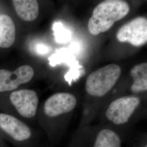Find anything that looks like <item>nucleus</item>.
<instances>
[{
	"mask_svg": "<svg viewBox=\"0 0 147 147\" xmlns=\"http://www.w3.org/2000/svg\"><path fill=\"white\" fill-rule=\"evenodd\" d=\"M53 30L57 41L62 42L63 40L67 41V39L70 37V33L64 27L62 23L57 22L53 25Z\"/></svg>",
	"mask_w": 147,
	"mask_h": 147,
	"instance_id": "ddd939ff",
	"label": "nucleus"
},
{
	"mask_svg": "<svg viewBox=\"0 0 147 147\" xmlns=\"http://www.w3.org/2000/svg\"><path fill=\"white\" fill-rule=\"evenodd\" d=\"M34 74V70L28 65H24L14 71L0 69V92L16 89L21 84L30 82Z\"/></svg>",
	"mask_w": 147,
	"mask_h": 147,
	"instance_id": "39448f33",
	"label": "nucleus"
},
{
	"mask_svg": "<svg viewBox=\"0 0 147 147\" xmlns=\"http://www.w3.org/2000/svg\"><path fill=\"white\" fill-rule=\"evenodd\" d=\"M105 1H110V0H105Z\"/></svg>",
	"mask_w": 147,
	"mask_h": 147,
	"instance_id": "2eb2a0df",
	"label": "nucleus"
},
{
	"mask_svg": "<svg viewBox=\"0 0 147 147\" xmlns=\"http://www.w3.org/2000/svg\"><path fill=\"white\" fill-rule=\"evenodd\" d=\"M0 128L11 140L17 142L28 140L32 136L30 128L13 116L0 113Z\"/></svg>",
	"mask_w": 147,
	"mask_h": 147,
	"instance_id": "0eeeda50",
	"label": "nucleus"
},
{
	"mask_svg": "<svg viewBox=\"0 0 147 147\" xmlns=\"http://www.w3.org/2000/svg\"><path fill=\"white\" fill-rule=\"evenodd\" d=\"M93 147H121V140L115 132L104 129L98 134Z\"/></svg>",
	"mask_w": 147,
	"mask_h": 147,
	"instance_id": "f8f14e48",
	"label": "nucleus"
},
{
	"mask_svg": "<svg viewBox=\"0 0 147 147\" xmlns=\"http://www.w3.org/2000/svg\"><path fill=\"white\" fill-rule=\"evenodd\" d=\"M76 104V98L74 95L58 93L47 99L44 104V112L49 117H57L73 110Z\"/></svg>",
	"mask_w": 147,
	"mask_h": 147,
	"instance_id": "6e6552de",
	"label": "nucleus"
},
{
	"mask_svg": "<svg viewBox=\"0 0 147 147\" xmlns=\"http://www.w3.org/2000/svg\"><path fill=\"white\" fill-rule=\"evenodd\" d=\"M117 38L121 42H127L135 47H141L147 41V20L137 17L123 25L117 33Z\"/></svg>",
	"mask_w": 147,
	"mask_h": 147,
	"instance_id": "20e7f679",
	"label": "nucleus"
},
{
	"mask_svg": "<svg viewBox=\"0 0 147 147\" xmlns=\"http://www.w3.org/2000/svg\"><path fill=\"white\" fill-rule=\"evenodd\" d=\"M121 67L111 64L99 69L88 76L86 82V90L89 95L101 97L106 94L115 86L121 76Z\"/></svg>",
	"mask_w": 147,
	"mask_h": 147,
	"instance_id": "f03ea898",
	"label": "nucleus"
},
{
	"mask_svg": "<svg viewBox=\"0 0 147 147\" xmlns=\"http://www.w3.org/2000/svg\"><path fill=\"white\" fill-rule=\"evenodd\" d=\"M133 79L131 89L134 93L146 91L147 90V63H143L134 66L130 71Z\"/></svg>",
	"mask_w": 147,
	"mask_h": 147,
	"instance_id": "9b49d317",
	"label": "nucleus"
},
{
	"mask_svg": "<svg viewBox=\"0 0 147 147\" xmlns=\"http://www.w3.org/2000/svg\"><path fill=\"white\" fill-rule=\"evenodd\" d=\"M17 15L22 20L32 21L37 19L39 7L37 0H12Z\"/></svg>",
	"mask_w": 147,
	"mask_h": 147,
	"instance_id": "1a4fd4ad",
	"label": "nucleus"
},
{
	"mask_svg": "<svg viewBox=\"0 0 147 147\" xmlns=\"http://www.w3.org/2000/svg\"><path fill=\"white\" fill-rule=\"evenodd\" d=\"M16 26L9 16L0 15V47L8 48L16 40Z\"/></svg>",
	"mask_w": 147,
	"mask_h": 147,
	"instance_id": "9d476101",
	"label": "nucleus"
},
{
	"mask_svg": "<svg viewBox=\"0 0 147 147\" xmlns=\"http://www.w3.org/2000/svg\"><path fill=\"white\" fill-rule=\"evenodd\" d=\"M10 100L22 117L31 118L36 115L39 99L34 90L22 89L13 92L10 95Z\"/></svg>",
	"mask_w": 147,
	"mask_h": 147,
	"instance_id": "423d86ee",
	"label": "nucleus"
},
{
	"mask_svg": "<svg viewBox=\"0 0 147 147\" xmlns=\"http://www.w3.org/2000/svg\"><path fill=\"white\" fill-rule=\"evenodd\" d=\"M130 7L123 0L105 1L97 5L89 19L88 28L94 36L109 31L114 24L129 13Z\"/></svg>",
	"mask_w": 147,
	"mask_h": 147,
	"instance_id": "f257e3e1",
	"label": "nucleus"
},
{
	"mask_svg": "<svg viewBox=\"0 0 147 147\" xmlns=\"http://www.w3.org/2000/svg\"><path fill=\"white\" fill-rule=\"evenodd\" d=\"M37 51L39 54H45L49 51V47L45 45L40 44L37 45Z\"/></svg>",
	"mask_w": 147,
	"mask_h": 147,
	"instance_id": "4468645a",
	"label": "nucleus"
},
{
	"mask_svg": "<svg viewBox=\"0 0 147 147\" xmlns=\"http://www.w3.org/2000/svg\"><path fill=\"white\" fill-rule=\"evenodd\" d=\"M147 147V146H146V147Z\"/></svg>",
	"mask_w": 147,
	"mask_h": 147,
	"instance_id": "dca6fc26",
	"label": "nucleus"
},
{
	"mask_svg": "<svg viewBox=\"0 0 147 147\" xmlns=\"http://www.w3.org/2000/svg\"><path fill=\"white\" fill-rule=\"evenodd\" d=\"M135 96H124L113 101L106 111L107 118L116 125L127 123L140 104Z\"/></svg>",
	"mask_w": 147,
	"mask_h": 147,
	"instance_id": "7ed1b4c3",
	"label": "nucleus"
}]
</instances>
